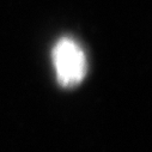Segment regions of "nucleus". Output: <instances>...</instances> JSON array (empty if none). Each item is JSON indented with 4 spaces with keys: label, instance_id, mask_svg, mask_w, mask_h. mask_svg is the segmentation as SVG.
<instances>
[{
    "label": "nucleus",
    "instance_id": "f257e3e1",
    "mask_svg": "<svg viewBox=\"0 0 152 152\" xmlns=\"http://www.w3.org/2000/svg\"><path fill=\"white\" fill-rule=\"evenodd\" d=\"M56 82L66 90L78 88L85 79L88 72L86 55L73 39L64 36L56 41L52 50Z\"/></svg>",
    "mask_w": 152,
    "mask_h": 152
}]
</instances>
